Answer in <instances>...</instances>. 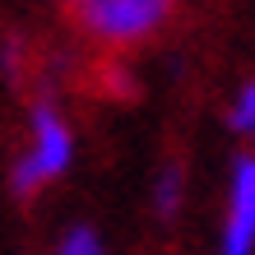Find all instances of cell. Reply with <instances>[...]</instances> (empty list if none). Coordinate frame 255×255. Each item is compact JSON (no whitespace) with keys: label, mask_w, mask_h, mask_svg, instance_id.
I'll use <instances>...</instances> for the list:
<instances>
[{"label":"cell","mask_w":255,"mask_h":255,"mask_svg":"<svg viewBox=\"0 0 255 255\" xmlns=\"http://www.w3.org/2000/svg\"><path fill=\"white\" fill-rule=\"evenodd\" d=\"M181 200H186V172L176 167V162H167V167L158 172V181H153V214L162 223H172L181 214Z\"/></svg>","instance_id":"obj_4"},{"label":"cell","mask_w":255,"mask_h":255,"mask_svg":"<svg viewBox=\"0 0 255 255\" xmlns=\"http://www.w3.org/2000/svg\"><path fill=\"white\" fill-rule=\"evenodd\" d=\"M74 19H79L98 42H144L153 37L162 23L172 19V0H79L74 5Z\"/></svg>","instance_id":"obj_2"},{"label":"cell","mask_w":255,"mask_h":255,"mask_svg":"<svg viewBox=\"0 0 255 255\" xmlns=\"http://www.w3.org/2000/svg\"><path fill=\"white\" fill-rule=\"evenodd\" d=\"M56 255H107V242H102L98 228L79 223V228H70L61 242H56Z\"/></svg>","instance_id":"obj_5"},{"label":"cell","mask_w":255,"mask_h":255,"mask_svg":"<svg viewBox=\"0 0 255 255\" xmlns=\"http://www.w3.org/2000/svg\"><path fill=\"white\" fill-rule=\"evenodd\" d=\"M61 5H70V9H74V5H79V0H61Z\"/></svg>","instance_id":"obj_7"},{"label":"cell","mask_w":255,"mask_h":255,"mask_svg":"<svg viewBox=\"0 0 255 255\" xmlns=\"http://www.w3.org/2000/svg\"><path fill=\"white\" fill-rule=\"evenodd\" d=\"M218 255H255V153L232 162L228 186V218L218 232Z\"/></svg>","instance_id":"obj_3"},{"label":"cell","mask_w":255,"mask_h":255,"mask_svg":"<svg viewBox=\"0 0 255 255\" xmlns=\"http://www.w3.org/2000/svg\"><path fill=\"white\" fill-rule=\"evenodd\" d=\"M74 162V130L51 98H37L28 112V144L9 162V190L14 200H33L51 181H61Z\"/></svg>","instance_id":"obj_1"},{"label":"cell","mask_w":255,"mask_h":255,"mask_svg":"<svg viewBox=\"0 0 255 255\" xmlns=\"http://www.w3.org/2000/svg\"><path fill=\"white\" fill-rule=\"evenodd\" d=\"M228 126H232L237 134H255V79L237 88L232 112H228Z\"/></svg>","instance_id":"obj_6"}]
</instances>
